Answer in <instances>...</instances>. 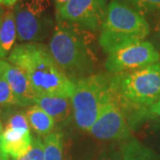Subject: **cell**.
Segmentation results:
<instances>
[{"label":"cell","instance_id":"2","mask_svg":"<svg viewBox=\"0 0 160 160\" xmlns=\"http://www.w3.org/2000/svg\"><path fill=\"white\" fill-rule=\"evenodd\" d=\"M90 42L87 29L59 21L52 34L49 52L68 77H81L91 72L95 62Z\"/></svg>","mask_w":160,"mask_h":160},{"label":"cell","instance_id":"28","mask_svg":"<svg viewBox=\"0 0 160 160\" xmlns=\"http://www.w3.org/2000/svg\"><path fill=\"white\" fill-rule=\"evenodd\" d=\"M12 160H29L27 158V157L26 156H23L22 158H17V159H12Z\"/></svg>","mask_w":160,"mask_h":160},{"label":"cell","instance_id":"3","mask_svg":"<svg viewBox=\"0 0 160 160\" xmlns=\"http://www.w3.org/2000/svg\"><path fill=\"white\" fill-rule=\"evenodd\" d=\"M149 34V25L142 14L130 6L113 0L107 7L99 44L110 53L122 47L142 41Z\"/></svg>","mask_w":160,"mask_h":160},{"label":"cell","instance_id":"27","mask_svg":"<svg viewBox=\"0 0 160 160\" xmlns=\"http://www.w3.org/2000/svg\"><path fill=\"white\" fill-rule=\"evenodd\" d=\"M17 2H18V0H4V1H3L4 5H6V6H14Z\"/></svg>","mask_w":160,"mask_h":160},{"label":"cell","instance_id":"30","mask_svg":"<svg viewBox=\"0 0 160 160\" xmlns=\"http://www.w3.org/2000/svg\"><path fill=\"white\" fill-rule=\"evenodd\" d=\"M63 160H64V159H63ZM65 160H74V159H73V158H71V157H70V156L69 155V156H68V158H66Z\"/></svg>","mask_w":160,"mask_h":160},{"label":"cell","instance_id":"16","mask_svg":"<svg viewBox=\"0 0 160 160\" xmlns=\"http://www.w3.org/2000/svg\"><path fill=\"white\" fill-rule=\"evenodd\" d=\"M45 160H63V134L53 132L47 134L44 140Z\"/></svg>","mask_w":160,"mask_h":160},{"label":"cell","instance_id":"1","mask_svg":"<svg viewBox=\"0 0 160 160\" xmlns=\"http://www.w3.org/2000/svg\"><path fill=\"white\" fill-rule=\"evenodd\" d=\"M7 60L27 75L38 95L72 97L75 83L58 66L45 45L25 43L16 46Z\"/></svg>","mask_w":160,"mask_h":160},{"label":"cell","instance_id":"20","mask_svg":"<svg viewBox=\"0 0 160 160\" xmlns=\"http://www.w3.org/2000/svg\"><path fill=\"white\" fill-rule=\"evenodd\" d=\"M141 12L160 10V0H123Z\"/></svg>","mask_w":160,"mask_h":160},{"label":"cell","instance_id":"25","mask_svg":"<svg viewBox=\"0 0 160 160\" xmlns=\"http://www.w3.org/2000/svg\"><path fill=\"white\" fill-rule=\"evenodd\" d=\"M155 33L157 35L158 38L160 41V13L158 16V19L156 21V23H155V27H154Z\"/></svg>","mask_w":160,"mask_h":160},{"label":"cell","instance_id":"10","mask_svg":"<svg viewBox=\"0 0 160 160\" xmlns=\"http://www.w3.org/2000/svg\"><path fill=\"white\" fill-rule=\"evenodd\" d=\"M0 76L7 81L20 106L34 105L38 93L31 86L27 75L17 66L0 60Z\"/></svg>","mask_w":160,"mask_h":160},{"label":"cell","instance_id":"4","mask_svg":"<svg viewBox=\"0 0 160 160\" xmlns=\"http://www.w3.org/2000/svg\"><path fill=\"white\" fill-rule=\"evenodd\" d=\"M111 97V78L93 74L80 79L71 97L74 120L83 131H89Z\"/></svg>","mask_w":160,"mask_h":160},{"label":"cell","instance_id":"9","mask_svg":"<svg viewBox=\"0 0 160 160\" xmlns=\"http://www.w3.org/2000/svg\"><path fill=\"white\" fill-rule=\"evenodd\" d=\"M89 132L93 137L102 141L127 140L131 137V127L123 109L113 97L112 91L109 102L105 104Z\"/></svg>","mask_w":160,"mask_h":160},{"label":"cell","instance_id":"17","mask_svg":"<svg viewBox=\"0 0 160 160\" xmlns=\"http://www.w3.org/2000/svg\"><path fill=\"white\" fill-rule=\"evenodd\" d=\"M6 105H18V102L7 81L0 76V106Z\"/></svg>","mask_w":160,"mask_h":160},{"label":"cell","instance_id":"19","mask_svg":"<svg viewBox=\"0 0 160 160\" xmlns=\"http://www.w3.org/2000/svg\"><path fill=\"white\" fill-rule=\"evenodd\" d=\"M29 160H45L44 142L40 137L32 138L29 151L25 155Z\"/></svg>","mask_w":160,"mask_h":160},{"label":"cell","instance_id":"18","mask_svg":"<svg viewBox=\"0 0 160 160\" xmlns=\"http://www.w3.org/2000/svg\"><path fill=\"white\" fill-rule=\"evenodd\" d=\"M150 120H153V122L144 127L143 134L147 140L160 149V119Z\"/></svg>","mask_w":160,"mask_h":160},{"label":"cell","instance_id":"6","mask_svg":"<svg viewBox=\"0 0 160 160\" xmlns=\"http://www.w3.org/2000/svg\"><path fill=\"white\" fill-rule=\"evenodd\" d=\"M49 0H18L13 14L18 39L38 43L48 37L53 26Z\"/></svg>","mask_w":160,"mask_h":160},{"label":"cell","instance_id":"31","mask_svg":"<svg viewBox=\"0 0 160 160\" xmlns=\"http://www.w3.org/2000/svg\"><path fill=\"white\" fill-rule=\"evenodd\" d=\"M3 1H4V0H0V2H3Z\"/></svg>","mask_w":160,"mask_h":160},{"label":"cell","instance_id":"12","mask_svg":"<svg viewBox=\"0 0 160 160\" xmlns=\"http://www.w3.org/2000/svg\"><path fill=\"white\" fill-rule=\"evenodd\" d=\"M2 139L6 153L12 159L27 154L32 141L29 130H19L7 126L2 133Z\"/></svg>","mask_w":160,"mask_h":160},{"label":"cell","instance_id":"15","mask_svg":"<svg viewBox=\"0 0 160 160\" xmlns=\"http://www.w3.org/2000/svg\"><path fill=\"white\" fill-rule=\"evenodd\" d=\"M26 117L29 126L32 127L38 135H47L51 133L55 126V123L51 117L37 104L29 107L26 112Z\"/></svg>","mask_w":160,"mask_h":160},{"label":"cell","instance_id":"32","mask_svg":"<svg viewBox=\"0 0 160 160\" xmlns=\"http://www.w3.org/2000/svg\"><path fill=\"white\" fill-rule=\"evenodd\" d=\"M0 10H1V9H0Z\"/></svg>","mask_w":160,"mask_h":160},{"label":"cell","instance_id":"8","mask_svg":"<svg viewBox=\"0 0 160 160\" xmlns=\"http://www.w3.org/2000/svg\"><path fill=\"white\" fill-rule=\"evenodd\" d=\"M107 7L106 0H69L57 10V18L87 30H97L104 22Z\"/></svg>","mask_w":160,"mask_h":160},{"label":"cell","instance_id":"5","mask_svg":"<svg viewBox=\"0 0 160 160\" xmlns=\"http://www.w3.org/2000/svg\"><path fill=\"white\" fill-rule=\"evenodd\" d=\"M111 89L126 102L147 107L160 100V62L111 77Z\"/></svg>","mask_w":160,"mask_h":160},{"label":"cell","instance_id":"23","mask_svg":"<svg viewBox=\"0 0 160 160\" xmlns=\"http://www.w3.org/2000/svg\"><path fill=\"white\" fill-rule=\"evenodd\" d=\"M99 160H122V158L121 154L118 155L115 152H109L102 155Z\"/></svg>","mask_w":160,"mask_h":160},{"label":"cell","instance_id":"14","mask_svg":"<svg viewBox=\"0 0 160 160\" xmlns=\"http://www.w3.org/2000/svg\"><path fill=\"white\" fill-rule=\"evenodd\" d=\"M17 36L13 12L9 11L0 19V60L12 49Z\"/></svg>","mask_w":160,"mask_h":160},{"label":"cell","instance_id":"29","mask_svg":"<svg viewBox=\"0 0 160 160\" xmlns=\"http://www.w3.org/2000/svg\"><path fill=\"white\" fill-rule=\"evenodd\" d=\"M3 126H2V123H1V121H0V134H2L3 133Z\"/></svg>","mask_w":160,"mask_h":160},{"label":"cell","instance_id":"26","mask_svg":"<svg viewBox=\"0 0 160 160\" xmlns=\"http://www.w3.org/2000/svg\"><path fill=\"white\" fill-rule=\"evenodd\" d=\"M68 1H69V0H54L55 6H56V9H57V10L61 9L62 6H65V4H66Z\"/></svg>","mask_w":160,"mask_h":160},{"label":"cell","instance_id":"11","mask_svg":"<svg viewBox=\"0 0 160 160\" xmlns=\"http://www.w3.org/2000/svg\"><path fill=\"white\" fill-rule=\"evenodd\" d=\"M36 104L45 110L57 126L68 125L72 118H74L71 98L38 95L36 100Z\"/></svg>","mask_w":160,"mask_h":160},{"label":"cell","instance_id":"21","mask_svg":"<svg viewBox=\"0 0 160 160\" xmlns=\"http://www.w3.org/2000/svg\"><path fill=\"white\" fill-rule=\"evenodd\" d=\"M7 127H11L19 130H29V124L26 115L21 112L13 114L8 120Z\"/></svg>","mask_w":160,"mask_h":160},{"label":"cell","instance_id":"13","mask_svg":"<svg viewBox=\"0 0 160 160\" xmlns=\"http://www.w3.org/2000/svg\"><path fill=\"white\" fill-rule=\"evenodd\" d=\"M120 154L122 160H160V154L135 138H129L123 143Z\"/></svg>","mask_w":160,"mask_h":160},{"label":"cell","instance_id":"22","mask_svg":"<svg viewBox=\"0 0 160 160\" xmlns=\"http://www.w3.org/2000/svg\"><path fill=\"white\" fill-rule=\"evenodd\" d=\"M142 117L143 119H160V100L153 104L142 107Z\"/></svg>","mask_w":160,"mask_h":160},{"label":"cell","instance_id":"7","mask_svg":"<svg viewBox=\"0 0 160 160\" xmlns=\"http://www.w3.org/2000/svg\"><path fill=\"white\" fill-rule=\"evenodd\" d=\"M160 54L154 46L140 41L110 52L105 61V69L112 74L142 69L158 62Z\"/></svg>","mask_w":160,"mask_h":160},{"label":"cell","instance_id":"24","mask_svg":"<svg viewBox=\"0 0 160 160\" xmlns=\"http://www.w3.org/2000/svg\"><path fill=\"white\" fill-rule=\"evenodd\" d=\"M0 160H9V156L6 154L3 147V139L2 134H0Z\"/></svg>","mask_w":160,"mask_h":160}]
</instances>
